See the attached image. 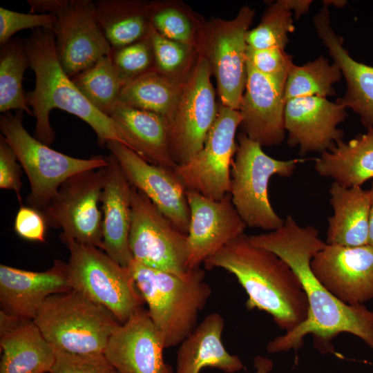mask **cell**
I'll return each mask as SVG.
<instances>
[{"instance_id": "obj_1", "label": "cell", "mask_w": 373, "mask_h": 373, "mask_svg": "<svg viewBox=\"0 0 373 373\" xmlns=\"http://www.w3.org/2000/svg\"><path fill=\"white\" fill-rule=\"evenodd\" d=\"M250 242L266 249L287 263L298 277L309 309L305 321L292 331L276 336L267 345L271 354L298 350L305 337L313 336L314 345L322 354L334 353L332 340L346 332L361 338L373 351V311L364 305H346L320 283L311 269V261L326 245L313 226L300 227L289 215L276 230L249 236Z\"/></svg>"}, {"instance_id": "obj_2", "label": "cell", "mask_w": 373, "mask_h": 373, "mask_svg": "<svg viewBox=\"0 0 373 373\" xmlns=\"http://www.w3.org/2000/svg\"><path fill=\"white\" fill-rule=\"evenodd\" d=\"M203 265L233 275L247 295V309L267 312L286 333L306 321L309 305L297 275L277 255L253 245L249 236L230 241Z\"/></svg>"}, {"instance_id": "obj_3", "label": "cell", "mask_w": 373, "mask_h": 373, "mask_svg": "<svg viewBox=\"0 0 373 373\" xmlns=\"http://www.w3.org/2000/svg\"><path fill=\"white\" fill-rule=\"evenodd\" d=\"M24 43L29 67L35 74V88L26 93V97L36 119L34 137L37 140L48 146L52 144L55 134L49 116L51 110L59 108L86 122L96 133L100 147L111 141L118 142L142 157L137 145L120 126L97 109L64 71L52 30L35 29Z\"/></svg>"}, {"instance_id": "obj_4", "label": "cell", "mask_w": 373, "mask_h": 373, "mask_svg": "<svg viewBox=\"0 0 373 373\" xmlns=\"http://www.w3.org/2000/svg\"><path fill=\"white\" fill-rule=\"evenodd\" d=\"M128 267L164 348L179 345L198 325L212 294L204 270L198 267L179 276L134 260Z\"/></svg>"}, {"instance_id": "obj_5", "label": "cell", "mask_w": 373, "mask_h": 373, "mask_svg": "<svg viewBox=\"0 0 373 373\" xmlns=\"http://www.w3.org/2000/svg\"><path fill=\"white\" fill-rule=\"evenodd\" d=\"M33 321L55 349L70 354H104L119 325L103 306L71 289L48 297Z\"/></svg>"}, {"instance_id": "obj_6", "label": "cell", "mask_w": 373, "mask_h": 373, "mask_svg": "<svg viewBox=\"0 0 373 373\" xmlns=\"http://www.w3.org/2000/svg\"><path fill=\"white\" fill-rule=\"evenodd\" d=\"M23 112L3 113L0 130L28 176L30 187L28 204L41 212L68 178L85 171L104 167L107 162L106 157L102 155L81 159L50 149L31 136L23 127Z\"/></svg>"}, {"instance_id": "obj_7", "label": "cell", "mask_w": 373, "mask_h": 373, "mask_svg": "<svg viewBox=\"0 0 373 373\" xmlns=\"http://www.w3.org/2000/svg\"><path fill=\"white\" fill-rule=\"evenodd\" d=\"M231 170L229 194L238 215L249 227L269 231L282 227L283 220L273 209L268 194L274 175L291 176L303 160H280L267 155L262 146L242 132Z\"/></svg>"}, {"instance_id": "obj_8", "label": "cell", "mask_w": 373, "mask_h": 373, "mask_svg": "<svg viewBox=\"0 0 373 373\" xmlns=\"http://www.w3.org/2000/svg\"><path fill=\"white\" fill-rule=\"evenodd\" d=\"M70 251L67 275L72 289L108 310L120 324L143 307L144 300L128 267L101 249L76 242Z\"/></svg>"}, {"instance_id": "obj_9", "label": "cell", "mask_w": 373, "mask_h": 373, "mask_svg": "<svg viewBox=\"0 0 373 373\" xmlns=\"http://www.w3.org/2000/svg\"><path fill=\"white\" fill-rule=\"evenodd\" d=\"M30 12L52 13L57 17L53 32L56 51L64 71L73 78L112 48L95 18L91 0H28Z\"/></svg>"}, {"instance_id": "obj_10", "label": "cell", "mask_w": 373, "mask_h": 373, "mask_svg": "<svg viewBox=\"0 0 373 373\" xmlns=\"http://www.w3.org/2000/svg\"><path fill=\"white\" fill-rule=\"evenodd\" d=\"M254 16L255 10L245 6L231 19L211 18L199 50L216 79L220 103L238 111L247 77L246 36Z\"/></svg>"}, {"instance_id": "obj_11", "label": "cell", "mask_w": 373, "mask_h": 373, "mask_svg": "<svg viewBox=\"0 0 373 373\" xmlns=\"http://www.w3.org/2000/svg\"><path fill=\"white\" fill-rule=\"evenodd\" d=\"M105 166L77 173L64 181L41 211L47 224L61 228V241L76 242L104 249L99 203Z\"/></svg>"}, {"instance_id": "obj_12", "label": "cell", "mask_w": 373, "mask_h": 373, "mask_svg": "<svg viewBox=\"0 0 373 373\" xmlns=\"http://www.w3.org/2000/svg\"><path fill=\"white\" fill-rule=\"evenodd\" d=\"M129 248L134 260L184 275L187 271V233L166 218L142 191L131 186Z\"/></svg>"}, {"instance_id": "obj_13", "label": "cell", "mask_w": 373, "mask_h": 373, "mask_svg": "<svg viewBox=\"0 0 373 373\" xmlns=\"http://www.w3.org/2000/svg\"><path fill=\"white\" fill-rule=\"evenodd\" d=\"M211 76L207 61L200 55L168 119L170 151L178 166L188 162L202 149L216 119L218 105Z\"/></svg>"}, {"instance_id": "obj_14", "label": "cell", "mask_w": 373, "mask_h": 373, "mask_svg": "<svg viewBox=\"0 0 373 373\" xmlns=\"http://www.w3.org/2000/svg\"><path fill=\"white\" fill-rule=\"evenodd\" d=\"M240 111L220 103L216 119L202 149L174 171L186 191L220 200L230 192L231 170L240 126Z\"/></svg>"}, {"instance_id": "obj_15", "label": "cell", "mask_w": 373, "mask_h": 373, "mask_svg": "<svg viewBox=\"0 0 373 373\" xmlns=\"http://www.w3.org/2000/svg\"><path fill=\"white\" fill-rule=\"evenodd\" d=\"M311 269L334 296L348 305L373 298V248L368 245H327L316 253Z\"/></svg>"}, {"instance_id": "obj_16", "label": "cell", "mask_w": 373, "mask_h": 373, "mask_svg": "<svg viewBox=\"0 0 373 373\" xmlns=\"http://www.w3.org/2000/svg\"><path fill=\"white\" fill-rule=\"evenodd\" d=\"M106 146L117 160L131 186L144 193L166 218L187 233L190 209L186 190L174 169L153 164L120 142L111 141Z\"/></svg>"}, {"instance_id": "obj_17", "label": "cell", "mask_w": 373, "mask_h": 373, "mask_svg": "<svg viewBox=\"0 0 373 373\" xmlns=\"http://www.w3.org/2000/svg\"><path fill=\"white\" fill-rule=\"evenodd\" d=\"M190 209L187 232V269L200 267L247 227L236 210L229 193L220 200L186 191Z\"/></svg>"}, {"instance_id": "obj_18", "label": "cell", "mask_w": 373, "mask_h": 373, "mask_svg": "<svg viewBox=\"0 0 373 373\" xmlns=\"http://www.w3.org/2000/svg\"><path fill=\"white\" fill-rule=\"evenodd\" d=\"M346 117L344 106L327 98L305 97L287 100L284 111L287 144L298 146L301 156L328 151L343 140L344 133L337 126Z\"/></svg>"}, {"instance_id": "obj_19", "label": "cell", "mask_w": 373, "mask_h": 373, "mask_svg": "<svg viewBox=\"0 0 373 373\" xmlns=\"http://www.w3.org/2000/svg\"><path fill=\"white\" fill-rule=\"evenodd\" d=\"M164 346L147 309L119 324L104 354L119 373H175L164 358Z\"/></svg>"}, {"instance_id": "obj_20", "label": "cell", "mask_w": 373, "mask_h": 373, "mask_svg": "<svg viewBox=\"0 0 373 373\" xmlns=\"http://www.w3.org/2000/svg\"><path fill=\"white\" fill-rule=\"evenodd\" d=\"M247 70L239 109L242 132L262 147L278 146L285 138V84L259 73L247 61Z\"/></svg>"}, {"instance_id": "obj_21", "label": "cell", "mask_w": 373, "mask_h": 373, "mask_svg": "<svg viewBox=\"0 0 373 373\" xmlns=\"http://www.w3.org/2000/svg\"><path fill=\"white\" fill-rule=\"evenodd\" d=\"M71 289L67 262L62 260H55L44 271L0 265L1 309L20 318L34 320L48 297Z\"/></svg>"}, {"instance_id": "obj_22", "label": "cell", "mask_w": 373, "mask_h": 373, "mask_svg": "<svg viewBox=\"0 0 373 373\" xmlns=\"http://www.w3.org/2000/svg\"><path fill=\"white\" fill-rule=\"evenodd\" d=\"M0 373H50L56 353L33 320L0 310Z\"/></svg>"}, {"instance_id": "obj_23", "label": "cell", "mask_w": 373, "mask_h": 373, "mask_svg": "<svg viewBox=\"0 0 373 373\" xmlns=\"http://www.w3.org/2000/svg\"><path fill=\"white\" fill-rule=\"evenodd\" d=\"M106 160L100 199L103 211V251L120 265L128 267L133 260L128 242L131 186L116 157L110 153Z\"/></svg>"}, {"instance_id": "obj_24", "label": "cell", "mask_w": 373, "mask_h": 373, "mask_svg": "<svg viewBox=\"0 0 373 373\" xmlns=\"http://www.w3.org/2000/svg\"><path fill=\"white\" fill-rule=\"evenodd\" d=\"M314 24L318 37L346 81L345 93L336 102L357 113L367 129L373 128V66L358 62L350 56L343 47V38L330 25L327 8L323 7L314 17Z\"/></svg>"}, {"instance_id": "obj_25", "label": "cell", "mask_w": 373, "mask_h": 373, "mask_svg": "<svg viewBox=\"0 0 373 373\" xmlns=\"http://www.w3.org/2000/svg\"><path fill=\"white\" fill-rule=\"evenodd\" d=\"M225 326L218 312L207 315L179 345L175 373H200L204 367L235 373L244 368L240 358L230 354L222 341Z\"/></svg>"}, {"instance_id": "obj_26", "label": "cell", "mask_w": 373, "mask_h": 373, "mask_svg": "<svg viewBox=\"0 0 373 373\" xmlns=\"http://www.w3.org/2000/svg\"><path fill=\"white\" fill-rule=\"evenodd\" d=\"M333 216L328 218L327 245L358 247L367 245L370 190L345 187L333 182L329 187Z\"/></svg>"}, {"instance_id": "obj_27", "label": "cell", "mask_w": 373, "mask_h": 373, "mask_svg": "<svg viewBox=\"0 0 373 373\" xmlns=\"http://www.w3.org/2000/svg\"><path fill=\"white\" fill-rule=\"evenodd\" d=\"M314 169L341 186H361L373 178V128L348 142H337L315 160Z\"/></svg>"}, {"instance_id": "obj_28", "label": "cell", "mask_w": 373, "mask_h": 373, "mask_svg": "<svg viewBox=\"0 0 373 373\" xmlns=\"http://www.w3.org/2000/svg\"><path fill=\"white\" fill-rule=\"evenodd\" d=\"M110 117L135 142L145 160L169 169L178 166L171 153L169 122L165 117L119 103Z\"/></svg>"}, {"instance_id": "obj_29", "label": "cell", "mask_w": 373, "mask_h": 373, "mask_svg": "<svg viewBox=\"0 0 373 373\" xmlns=\"http://www.w3.org/2000/svg\"><path fill=\"white\" fill-rule=\"evenodd\" d=\"M97 22L112 48H119L144 39L151 23L149 1L97 0L94 1Z\"/></svg>"}, {"instance_id": "obj_30", "label": "cell", "mask_w": 373, "mask_h": 373, "mask_svg": "<svg viewBox=\"0 0 373 373\" xmlns=\"http://www.w3.org/2000/svg\"><path fill=\"white\" fill-rule=\"evenodd\" d=\"M184 82L153 70L127 82L118 103L161 115L168 120L176 107Z\"/></svg>"}, {"instance_id": "obj_31", "label": "cell", "mask_w": 373, "mask_h": 373, "mask_svg": "<svg viewBox=\"0 0 373 373\" xmlns=\"http://www.w3.org/2000/svg\"><path fill=\"white\" fill-rule=\"evenodd\" d=\"M149 17L160 35L199 51L207 21L186 4L176 0L149 1Z\"/></svg>"}, {"instance_id": "obj_32", "label": "cell", "mask_w": 373, "mask_h": 373, "mask_svg": "<svg viewBox=\"0 0 373 373\" xmlns=\"http://www.w3.org/2000/svg\"><path fill=\"white\" fill-rule=\"evenodd\" d=\"M29 66L24 41L12 38L0 48V111H23L34 116L22 87L24 72Z\"/></svg>"}, {"instance_id": "obj_33", "label": "cell", "mask_w": 373, "mask_h": 373, "mask_svg": "<svg viewBox=\"0 0 373 373\" xmlns=\"http://www.w3.org/2000/svg\"><path fill=\"white\" fill-rule=\"evenodd\" d=\"M71 79L97 109L108 116L117 104L125 85L113 64L111 55L102 57Z\"/></svg>"}, {"instance_id": "obj_34", "label": "cell", "mask_w": 373, "mask_h": 373, "mask_svg": "<svg viewBox=\"0 0 373 373\" xmlns=\"http://www.w3.org/2000/svg\"><path fill=\"white\" fill-rule=\"evenodd\" d=\"M343 75L339 66L331 64L323 56L303 66L294 65L287 77L284 97L287 100L298 97L326 98L336 94L334 84L341 81Z\"/></svg>"}, {"instance_id": "obj_35", "label": "cell", "mask_w": 373, "mask_h": 373, "mask_svg": "<svg viewBox=\"0 0 373 373\" xmlns=\"http://www.w3.org/2000/svg\"><path fill=\"white\" fill-rule=\"evenodd\" d=\"M149 36L154 53L155 70L179 82H184L199 58L197 48L169 39L151 26Z\"/></svg>"}, {"instance_id": "obj_36", "label": "cell", "mask_w": 373, "mask_h": 373, "mask_svg": "<svg viewBox=\"0 0 373 373\" xmlns=\"http://www.w3.org/2000/svg\"><path fill=\"white\" fill-rule=\"evenodd\" d=\"M294 29L291 10L282 0L277 1L267 8L258 25L247 32V46L254 49H285L289 41L288 35Z\"/></svg>"}, {"instance_id": "obj_37", "label": "cell", "mask_w": 373, "mask_h": 373, "mask_svg": "<svg viewBox=\"0 0 373 373\" xmlns=\"http://www.w3.org/2000/svg\"><path fill=\"white\" fill-rule=\"evenodd\" d=\"M113 64L125 84L132 79L155 70L152 42L148 37L119 48H112Z\"/></svg>"}, {"instance_id": "obj_38", "label": "cell", "mask_w": 373, "mask_h": 373, "mask_svg": "<svg viewBox=\"0 0 373 373\" xmlns=\"http://www.w3.org/2000/svg\"><path fill=\"white\" fill-rule=\"evenodd\" d=\"M246 57L247 61L257 71L285 84L294 65L292 57L278 48L254 49L247 46Z\"/></svg>"}, {"instance_id": "obj_39", "label": "cell", "mask_w": 373, "mask_h": 373, "mask_svg": "<svg viewBox=\"0 0 373 373\" xmlns=\"http://www.w3.org/2000/svg\"><path fill=\"white\" fill-rule=\"evenodd\" d=\"M57 17L52 13H22L0 8V44L12 39L16 32L24 29L44 28L53 32Z\"/></svg>"}, {"instance_id": "obj_40", "label": "cell", "mask_w": 373, "mask_h": 373, "mask_svg": "<svg viewBox=\"0 0 373 373\" xmlns=\"http://www.w3.org/2000/svg\"><path fill=\"white\" fill-rule=\"evenodd\" d=\"M55 353L50 373H119L104 354H76L57 349Z\"/></svg>"}, {"instance_id": "obj_41", "label": "cell", "mask_w": 373, "mask_h": 373, "mask_svg": "<svg viewBox=\"0 0 373 373\" xmlns=\"http://www.w3.org/2000/svg\"><path fill=\"white\" fill-rule=\"evenodd\" d=\"M17 157L7 142L6 138L0 136V188L15 191L22 206L21 191L22 188L21 164Z\"/></svg>"}, {"instance_id": "obj_42", "label": "cell", "mask_w": 373, "mask_h": 373, "mask_svg": "<svg viewBox=\"0 0 373 373\" xmlns=\"http://www.w3.org/2000/svg\"><path fill=\"white\" fill-rule=\"evenodd\" d=\"M46 220L43 213L32 207L21 206L14 222L17 234L29 241L45 242Z\"/></svg>"}, {"instance_id": "obj_43", "label": "cell", "mask_w": 373, "mask_h": 373, "mask_svg": "<svg viewBox=\"0 0 373 373\" xmlns=\"http://www.w3.org/2000/svg\"><path fill=\"white\" fill-rule=\"evenodd\" d=\"M283 4L289 9L294 10L296 19L308 12L312 1L308 0H282Z\"/></svg>"}, {"instance_id": "obj_44", "label": "cell", "mask_w": 373, "mask_h": 373, "mask_svg": "<svg viewBox=\"0 0 373 373\" xmlns=\"http://www.w3.org/2000/svg\"><path fill=\"white\" fill-rule=\"evenodd\" d=\"M254 367L255 373H269L273 369L274 363L269 358L258 355L254 358Z\"/></svg>"}, {"instance_id": "obj_45", "label": "cell", "mask_w": 373, "mask_h": 373, "mask_svg": "<svg viewBox=\"0 0 373 373\" xmlns=\"http://www.w3.org/2000/svg\"><path fill=\"white\" fill-rule=\"evenodd\" d=\"M370 192V208L368 222V242L367 245L373 248V181L372 182Z\"/></svg>"}, {"instance_id": "obj_46", "label": "cell", "mask_w": 373, "mask_h": 373, "mask_svg": "<svg viewBox=\"0 0 373 373\" xmlns=\"http://www.w3.org/2000/svg\"><path fill=\"white\" fill-rule=\"evenodd\" d=\"M325 5L329 3H332V4H334L335 6H337V7H343L345 4L347 3V1H325L324 3Z\"/></svg>"}]
</instances>
